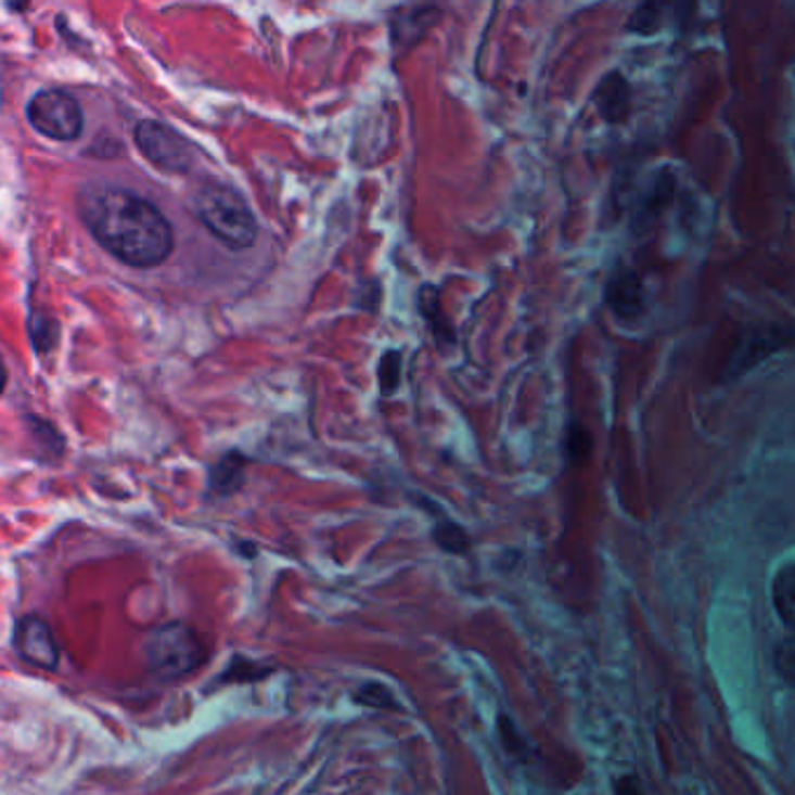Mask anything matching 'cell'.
Segmentation results:
<instances>
[{"label":"cell","instance_id":"1","mask_svg":"<svg viewBox=\"0 0 795 795\" xmlns=\"http://www.w3.org/2000/svg\"><path fill=\"white\" fill-rule=\"evenodd\" d=\"M75 208L101 247L129 267H159L174 253V227L152 201L131 190L91 182L77 192Z\"/></svg>","mask_w":795,"mask_h":795},{"label":"cell","instance_id":"2","mask_svg":"<svg viewBox=\"0 0 795 795\" xmlns=\"http://www.w3.org/2000/svg\"><path fill=\"white\" fill-rule=\"evenodd\" d=\"M194 213L204 227L231 251H245L257 241V220L247 201L225 182H204L194 194Z\"/></svg>","mask_w":795,"mask_h":795},{"label":"cell","instance_id":"3","mask_svg":"<svg viewBox=\"0 0 795 795\" xmlns=\"http://www.w3.org/2000/svg\"><path fill=\"white\" fill-rule=\"evenodd\" d=\"M150 672L159 681L178 683L196 675L208 661V649L198 632L180 620L162 623L145 642Z\"/></svg>","mask_w":795,"mask_h":795},{"label":"cell","instance_id":"4","mask_svg":"<svg viewBox=\"0 0 795 795\" xmlns=\"http://www.w3.org/2000/svg\"><path fill=\"white\" fill-rule=\"evenodd\" d=\"M795 343V324L768 322L756 324L749 332H744L738 341L735 350L730 352L728 364L723 369V381H738L746 376L752 369L760 367L762 362L779 350H786Z\"/></svg>","mask_w":795,"mask_h":795},{"label":"cell","instance_id":"5","mask_svg":"<svg viewBox=\"0 0 795 795\" xmlns=\"http://www.w3.org/2000/svg\"><path fill=\"white\" fill-rule=\"evenodd\" d=\"M26 117L30 121V127L38 133L52 140H61V143L75 140L82 133L85 127L80 105H77V101L68 97V93L56 89L36 93V97L28 101Z\"/></svg>","mask_w":795,"mask_h":795},{"label":"cell","instance_id":"6","mask_svg":"<svg viewBox=\"0 0 795 795\" xmlns=\"http://www.w3.org/2000/svg\"><path fill=\"white\" fill-rule=\"evenodd\" d=\"M136 145L143 157L166 174H187L194 164V150L182 133L162 121L143 119L136 127Z\"/></svg>","mask_w":795,"mask_h":795},{"label":"cell","instance_id":"7","mask_svg":"<svg viewBox=\"0 0 795 795\" xmlns=\"http://www.w3.org/2000/svg\"><path fill=\"white\" fill-rule=\"evenodd\" d=\"M675 194H677V176L672 170L669 168L653 170L634 201L630 217V227L637 236H644V233L658 227L661 217L669 210V206H672Z\"/></svg>","mask_w":795,"mask_h":795},{"label":"cell","instance_id":"8","mask_svg":"<svg viewBox=\"0 0 795 795\" xmlns=\"http://www.w3.org/2000/svg\"><path fill=\"white\" fill-rule=\"evenodd\" d=\"M12 644L17 656L28 665L44 669V672H54L59 667L61 651L56 646L52 628L36 614H26L14 623Z\"/></svg>","mask_w":795,"mask_h":795},{"label":"cell","instance_id":"9","mask_svg":"<svg viewBox=\"0 0 795 795\" xmlns=\"http://www.w3.org/2000/svg\"><path fill=\"white\" fill-rule=\"evenodd\" d=\"M604 302L618 320H637L644 313V280L630 267H618L604 285Z\"/></svg>","mask_w":795,"mask_h":795},{"label":"cell","instance_id":"10","mask_svg":"<svg viewBox=\"0 0 795 795\" xmlns=\"http://www.w3.org/2000/svg\"><path fill=\"white\" fill-rule=\"evenodd\" d=\"M592 103H595L600 117L606 124L628 121L632 113V87L626 80V75H620L618 70L604 75L595 91H592Z\"/></svg>","mask_w":795,"mask_h":795},{"label":"cell","instance_id":"11","mask_svg":"<svg viewBox=\"0 0 795 795\" xmlns=\"http://www.w3.org/2000/svg\"><path fill=\"white\" fill-rule=\"evenodd\" d=\"M273 672H275L273 665H267L251 656H241V653H236V656L229 658L222 672L213 679L206 693H215V691L229 689V685H239V683H257V681L269 679Z\"/></svg>","mask_w":795,"mask_h":795},{"label":"cell","instance_id":"12","mask_svg":"<svg viewBox=\"0 0 795 795\" xmlns=\"http://www.w3.org/2000/svg\"><path fill=\"white\" fill-rule=\"evenodd\" d=\"M772 604L779 620L795 634V563L779 567L772 579Z\"/></svg>","mask_w":795,"mask_h":795},{"label":"cell","instance_id":"13","mask_svg":"<svg viewBox=\"0 0 795 795\" xmlns=\"http://www.w3.org/2000/svg\"><path fill=\"white\" fill-rule=\"evenodd\" d=\"M243 486V460L231 453L210 472V492L229 497Z\"/></svg>","mask_w":795,"mask_h":795},{"label":"cell","instance_id":"14","mask_svg":"<svg viewBox=\"0 0 795 795\" xmlns=\"http://www.w3.org/2000/svg\"><path fill=\"white\" fill-rule=\"evenodd\" d=\"M352 703L369 707V709L401 711V705L397 703V695L383 681H367L362 685H357V689L352 691Z\"/></svg>","mask_w":795,"mask_h":795},{"label":"cell","instance_id":"15","mask_svg":"<svg viewBox=\"0 0 795 795\" xmlns=\"http://www.w3.org/2000/svg\"><path fill=\"white\" fill-rule=\"evenodd\" d=\"M432 539L444 553L450 555H466L472 549V539L466 535V529L450 518H444L434 525Z\"/></svg>","mask_w":795,"mask_h":795},{"label":"cell","instance_id":"16","mask_svg":"<svg viewBox=\"0 0 795 795\" xmlns=\"http://www.w3.org/2000/svg\"><path fill=\"white\" fill-rule=\"evenodd\" d=\"M663 12L665 8L661 3H642L628 20V34L637 36H653L658 34L663 26Z\"/></svg>","mask_w":795,"mask_h":795},{"label":"cell","instance_id":"17","mask_svg":"<svg viewBox=\"0 0 795 795\" xmlns=\"http://www.w3.org/2000/svg\"><path fill=\"white\" fill-rule=\"evenodd\" d=\"M565 448H567V458L572 464H584L590 458V448H592L590 432L581 423H572L567 427Z\"/></svg>","mask_w":795,"mask_h":795},{"label":"cell","instance_id":"18","mask_svg":"<svg viewBox=\"0 0 795 795\" xmlns=\"http://www.w3.org/2000/svg\"><path fill=\"white\" fill-rule=\"evenodd\" d=\"M774 669L788 685L795 689V634L782 639L774 649Z\"/></svg>","mask_w":795,"mask_h":795},{"label":"cell","instance_id":"19","mask_svg":"<svg viewBox=\"0 0 795 795\" xmlns=\"http://www.w3.org/2000/svg\"><path fill=\"white\" fill-rule=\"evenodd\" d=\"M56 334H59V324L54 320L42 318V316H34V320H30V336H34V346L38 352L52 350L56 343Z\"/></svg>","mask_w":795,"mask_h":795},{"label":"cell","instance_id":"20","mask_svg":"<svg viewBox=\"0 0 795 795\" xmlns=\"http://www.w3.org/2000/svg\"><path fill=\"white\" fill-rule=\"evenodd\" d=\"M381 387H383V395H393L397 385H399V371H401V357L399 352L389 350L383 355L381 360Z\"/></svg>","mask_w":795,"mask_h":795},{"label":"cell","instance_id":"21","mask_svg":"<svg viewBox=\"0 0 795 795\" xmlns=\"http://www.w3.org/2000/svg\"><path fill=\"white\" fill-rule=\"evenodd\" d=\"M616 795H642V784H639L637 777H620L614 784Z\"/></svg>","mask_w":795,"mask_h":795}]
</instances>
